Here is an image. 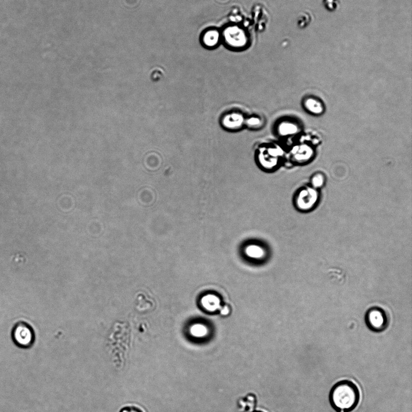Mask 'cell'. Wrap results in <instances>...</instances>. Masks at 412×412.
I'll list each match as a JSON object with an SVG mask.
<instances>
[{
    "label": "cell",
    "mask_w": 412,
    "mask_h": 412,
    "mask_svg": "<svg viewBox=\"0 0 412 412\" xmlns=\"http://www.w3.org/2000/svg\"><path fill=\"white\" fill-rule=\"evenodd\" d=\"M360 392L353 381L344 379L338 381L330 390L329 400L336 412H351L359 405Z\"/></svg>",
    "instance_id": "cell-1"
},
{
    "label": "cell",
    "mask_w": 412,
    "mask_h": 412,
    "mask_svg": "<svg viewBox=\"0 0 412 412\" xmlns=\"http://www.w3.org/2000/svg\"><path fill=\"white\" fill-rule=\"evenodd\" d=\"M11 339L19 348L29 349L33 346L35 342V333L28 323L19 321L12 328Z\"/></svg>",
    "instance_id": "cell-2"
},
{
    "label": "cell",
    "mask_w": 412,
    "mask_h": 412,
    "mask_svg": "<svg viewBox=\"0 0 412 412\" xmlns=\"http://www.w3.org/2000/svg\"><path fill=\"white\" fill-rule=\"evenodd\" d=\"M364 319L367 327L374 332H383L389 327L388 316L385 311L380 307L369 308Z\"/></svg>",
    "instance_id": "cell-3"
},
{
    "label": "cell",
    "mask_w": 412,
    "mask_h": 412,
    "mask_svg": "<svg viewBox=\"0 0 412 412\" xmlns=\"http://www.w3.org/2000/svg\"><path fill=\"white\" fill-rule=\"evenodd\" d=\"M319 196L314 189H303L295 197L294 204L296 209L302 213H308L317 207Z\"/></svg>",
    "instance_id": "cell-4"
},
{
    "label": "cell",
    "mask_w": 412,
    "mask_h": 412,
    "mask_svg": "<svg viewBox=\"0 0 412 412\" xmlns=\"http://www.w3.org/2000/svg\"><path fill=\"white\" fill-rule=\"evenodd\" d=\"M256 404V398L253 394H249L239 402V408L242 411L252 410Z\"/></svg>",
    "instance_id": "cell-5"
},
{
    "label": "cell",
    "mask_w": 412,
    "mask_h": 412,
    "mask_svg": "<svg viewBox=\"0 0 412 412\" xmlns=\"http://www.w3.org/2000/svg\"><path fill=\"white\" fill-rule=\"evenodd\" d=\"M208 330L206 327L202 325H196L193 326L191 329L192 336L196 338H203L207 335Z\"/></svg>",
    "instance_id": "cell-6"
},
{
    "label": "cell",
    "mask_w": 412,
    "mask_h": 412,
    "mask_svg": "<svg viewBox=\"0 0 412 412\" xmlns=\"http://www.w3.org/2000/svg\"><path fill=\"white\" fill-rule=\"evenodd\" d=\"M218 40V33L216 32L209 31L204 36L205 43L208 46H213Z\"/></svg>",
    "instance_id": "cell-7"
},
{
    "label": "cell",
    "mask_w": 412,
    "mask_h": 412,
    "mask_svg": "<svg viewBox=\"0 0 412 412\" xmlns=\"http://www.w3.org/2000/svg\"><path fill=\"white\" fill-rule=\"evenodd\" d=\"M306 106H307L308 110L313 113H319L322 112V106L320 103L315 99H312L307 100Z\"/></svg>",
    "instance_id": "cell-8"
},
{
    "label": "cell",
    "mask_w": 412,
    "mask_h": 412,
    "mask_svg": "<svg viewBox=\"0 0 412 412\" xmlns=\"http://www.w3.org/2000/svg\"><path fill=\"white\" fill-rule=\"evenodd\" d=\"M339 1L338 0H324L325 7L330 11H334L337 7Z\"/></svg>",
    "instance_id": "cell-9"
},
{
    "label": "cell",
    "mask_w": 412,
    "mask_h": 412,
    "mask_svg": "<svg viewBox=\"0 0 412 412\" xmlns=\"http://www.w3.org/2000/svg\"><path fill=\"white\" fill-rule=\"evenodd\" d=\"M297 130V128L294 125L290 124V123L285 124L283 126V127L281 128V132L284 134H291V133L295 132Z\"/></svg>",
    "instance_id": "cell-10"
},
{
    "label": "cell",
    "mask_w": 412,
    "mask_h": 412,
    "mask_svg": "<svg viewBox=\"0 0 412 412\" xmlns=\"http://www.w3.org/2000/svg\"><path fill=\"white\" fill-rule=\"evenodd\" d=\"M120 412H143V411L136 406H130L125 407L121 409Z\"/></svg>",
    "instance_id": "cell-11"
},
{
    "label": "cell",
    "mask_w": 412,
    "mask_h": 412,
    "mask_svg": "<svg viewBox=\"0 0 412 412\" xmlns=\"http://www.w3.org/2000/svg\"><path fill=\"white\" fill-rule=\"evenodd\" d=\"M313 184L316 187H319L322 186L323 184V182H324V179L320 175H317V176H315L313 178Z\"/></svg>",
    "instance_id": "cell-12"
},
{
    "label": "cell",
    "mask_w": 412,
    "mask_h": 412,
    "mask_svg": "<svg viewBox=\"0 0 412 412\" xmlns=\"http://www.w3.org/2000/svg\"><path fill=\"white\" fill-rule=\"evenodd\" d=\"M251 412H264L263 411H254Z\"/></svg>",
    "instance_id": "cell-13"
}]
</instances>
